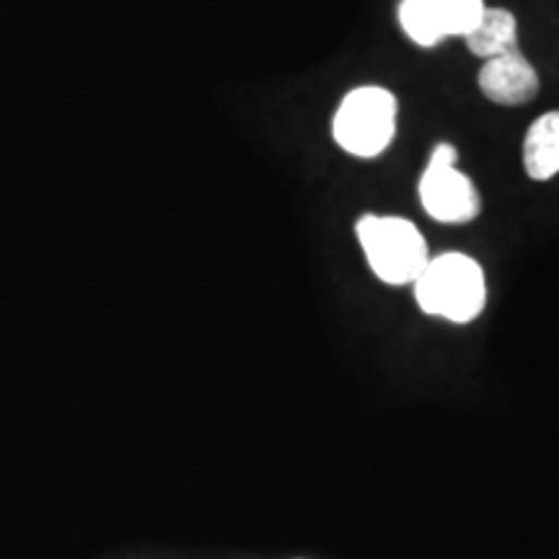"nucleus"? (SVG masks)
Here are the masks:
<instances>
[{"mask_svg":"<svg viewBox=\"0 0 559 559\" xmlns=\"http://www.w3.org/2000/svg\"><path fill=\"white\" fill-rule=\"evenodd\" d=\"M479 91L500 107H523L539 94V73L521 50L489 58L477 75Z\"/></svg>","mask_w":559,"mask_h":559,"instance_id":"39448f33","label":"nucleus"},{"mask_svg":"<svg viewBox=\"0 0 559 559\" xmlns=\"http://www.w3.org/2000/svg\"><path fill=\"white\" fill-rule=\"evenodd\" d=\"M523 169L534 181L559 174V109L536 117L523 138Z\"/></svg>","mask_w":559,"mask_h":559,"instance_id":"423d86ee","label":"nucleus"},{"mask_svg":"<svg viewBox=\"0 0 559 559\" xmlns=\"http://www.w3.org/2000/svg\"><path fill=\"white\" fill-rule=\"evenodd\" d=\"M472 55L481 60L519 50V24L508 9H485L477 26L464 37Z\"/></svg>","mask_w":559,"mask_h":559,"instance_id":"0eeeda50","label":"nucleus"},{"mask_svg":"<svg viewBox=\"0 0 559 559\" xmlns=\"http://www.w3.org/2000/svg\"><path fill=\"white\" fill-rule=\"evenodd\" d=\"M358 241L366 254L368 267L381 283L415 285L430 262V251L425 236L407 218L396 215H362L355 226Z\"/></svg>","mask_w":559,"mask_h":559,"instance_id":"f03ea898","label":"nucleus"},{"mask_svg":"<svg viewBox=\"0 0 559 559\" xmlns=\"http://www.w3.org/2000/svg\"><path fill=\"white\" fill-rule=\"evenodd\" d=\"M396 96L383 86L353 88L332 120L334 143L349 156L376 158L396 135Z\"/></svg>","mask_w":559,"mask_h":559,"instance_id":"7ed1b4c3","label":"nucleus"},{"mask_svg":"<svg viewBox=\"0 0 559 559\" xmlns=\"http://www.w3.org/2000/svg\"><path fill=\"white\" fill-rule=\"evenodd\" d=\"M459 151L451 143H438L419 177L417 194L425 213L445 226H464L481 213V198L474 181L456 169Z\"/></svg>","mask_w":559,"mask_h":559,"instance_id":"20e7f679","label":"nucleus"},{"mask_svg":"<svg viewBox=\"0 0 559 559\" xmlns=\"http://www.w3.org/2000/svg\"><path fill=\"white\" fill-rule=\"evenodd\" d=\"M485 0H428V11L440 41L449 37L464 39L485 13Z\"/></svg>","mask_w":559,"mask_h":559,"instance_id":"6e6552de","label":"nucleus"},{"mask_svg":"<svg viewBox=\"0 0 559 559\" xmlns=\"http://www.w3.org/2000/svg\"><path fill=\"white\" fill-rule=\"evenodd\" d=\"M412 288L419 309L451 324H469L487 306L485 270L461 251L430 257Z\"/></svg>","mask_w":559,"mask_h":559,"instance_id":"f257e3e1","label":"nucleus"}]
</instances>
